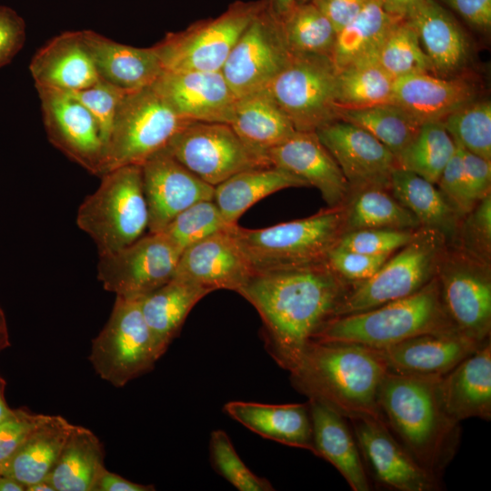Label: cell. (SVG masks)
Returning a JSON list of instances; mask_svg holds the SVG:
<instances>
[{"instance_id": "28", "label": "cell", "mask_w": 491, "mask_h": 491, "mask_svg": "<svg viewBox=\"0 0 491 491\" xmlns=\"http://www.w3.org/2000/svg\"><path fill=\"white\" fill-rule=\"evenodd\" d=\"M99 79L129 93L152 85L164 72L154 48L117 43L92 30H82Z\"/></svg>"}, {"instance_id": "59", "label": "cell", "mask_w": 491, "mask_h": 491, "mask_svg": "<svg viewBox=\"0 0 491 491\" xmlns=\"http://www.w3.org/2000/svg\"><path fill=\"white\" fill-rule=\"evenodd\" d=\"M11 346L6 318L0 306V353Z\"/></svg>"}, {"instance_id": "5", "label": "cell", "mask_w": 491, "mask_h": 491, "mask_svg": "<svg viewBox=\"0 0 491 491\" xmlns=\"http://www.w3.org/2000/svg\"><path fill=\"white\" fill-rule=\"evenodd\" d=\"M346 205L269 227L235 225L231 233L253 272H268L324 263L345 233Z\"/></svg>"}, {"instance_id": "12", "label": "cell", "mask_w": 491, "mask_h": 491, "mask_svg": "<svg viewBox=\"0 0 491 491\" xmlns=\"http://www.w3.org/2000/svg\"><path fill=\"white\" fill-rule=\"evenodd\" d=\"M436 278L445 312L453 326L477 343L490 338V265L447 246Z\"/></svg>"}, {"instance_id": "49", "label": "cell", "mask_w": 491, "mask_h": 491, "mask_svg": "<svg viewBox=\"0 0 491 491\" xmlns=\"http://www.w3.org/2000/svg\"><path fill=\"white\" fill-rule=\"evenodd\" d=\"M70 94L95 118L105 149L118 105L126 93L99 79L93 85Z\"/></svg>"}, {"instance_id": "56", "label": "cell", "mask_w": 491, "mask_h": 491, "mask_svg": "<svg viewBox=\"0 0 491 491\" xmlns=\"http://www.w3.org/2000/svg\"><path fill=\"white\" fill-rule=\"evenodd\" d=\"M371 0H312L336 33L350 23Z\"/></svg>"}, {"instance_id": "24", "label": "cell", "mask_w": 491, "mask_h": 491, "mask_svg": "<svg viewBox=\"0 0 491 491\" xmlns=\"http://www.w3.org/2000/svg\"><path fill=\"white\" fill-rule=\"evenodd\" d=\"M482 343L451 328L423 334L375 350L388 372L439 378L471 355Z\"/></svg>"}, {"instance_id": "29", "label": "cell", "mask_w": 491, "mask_h": 491, "mask_svg": "<svg viewBox=\"0 0 491 491\" xmlns=\"http://www.w3.org/2000/svg\"><path fill=\"white\" fill-rule=\"evenodd\" d=\"M307 402L313 454L335 466L353 491H369L368 474L348 420L321 401L308 399Z\"/></svg>"}, {"instance_id": "41", "label": "cell", "mask_w": 491, "mask_h": 491, "mask_svg": "<svg viewBox=\"0 0 491 491\" xmlns=\"http://www.w3.org/2000/svg\"><path fill=\"white\" fill-rule=\"evenodd\" d=\"M278 17L286 42L293 54L331 57L337 33L312 1L295 3Z\"/></svg>"}, {"instance_id": "31", "label": "cell", "mask_w": 491, "mask_h": 491, "mask_svg": "<svg viewBox=\"0 0 491 491\" xmlns=\"http://www.w3.org/2000/svg\"><path fill=\"white\" fill-rule=\"evenodd\" d=\"M74 425L59 415H45L16 451L0 465V476L13 477L25 487L46 479Z\"/></svg>"}, {"instance_id": "1", "label": "cell", "mask_w": 491, "mask_h": 491, "mask_svg": "<svg viewBox=\"0 0 491 491\" xmlns=\"http://www.w3.org/2000/svg\"><path fill=\"white\" fill-rule=\"evenodd\" d=\"M351 284L326 264L254 272L237 291L259 314L267 353L288 372L333 319Z\"/></svg>"}, {"instance_id": "11", "label": "cell", "mask_w": 491, "mask_h": 491, "mask_svg": "<svg viewBox=\"0 0 491 491\" xmlns=\"http://www.w3.org/2000/svg\"><path fill=\"white\" fill-rule=\"evenodd\" d=\"M336 75L330 56L293 54L289 64L265 89L296 131L316 132L339 119Z\"/></svg>"}, {"instance_id": "37", "label": "cell", "mask_w": 491, "mask_h": 491, "mask_svg": "<svg viewBox=\"0 0 491 491\" xmlns=\"http://www.w3.org/2000/svg\"><path fill=\"white\" fill-rule=\"evenodd\" d=\"M400 19L386 11L380 0H371L337 32L331 55L336 69L365 59L376 58L386 34Z\"/></svg>"}, {"instance_id": "46", "label": "cell", "mask_w": 491, "mask_h": 491, "mask_svg": "<svg viewBox=\"0 0 491 491\" xmlns=\"http://www.w3.org/2000/svg\"><path fill=\"white\" fill-rule=\"evenodd\" d=\"M209 456L217 474L240 491H271L273 486L266 478L254 474L236 453L227 434L214 430L210 435Z\"/></svg>"}, {"instance_id": "55", "label": "cell", "mask_w": 491, "mask_h": 491, "mask_svg": "<svg viewBox=\"0 0 491 491\" xmlns=\"http://www.w3.org/2000/svg\"><path fill=\"white\" fill-rule=\"evenodd\" d=\"M452 9L473 30L488 35L491 31V0H436Z\"/></svg>"}, {"instance_id": "32", "label": "cell", "mask_w": 491, "mask_h": 491, "mask_svg": "<svg viewBox=\"0 0 491 491\" xmlns=\"http://www.w3.org/2000/svg\"><path fill=\"white\" fill-rule=\"evenodd\" d=\"M209 293L210 290L201 286L173 277L139 299L143 316L161 356L179 335L192 308Z\"/></svg>"}, {"instance_id": "50", "label": "cell", "mask_w": 491, "mask_h": 491, "mask_svg": "<svg viewBox=\"0 0 491 491\" xmlns=\"http://www.w3.org/2000/svg\"><path fill=\"white\" fill-rule=\"evenodd\" d=\"M391 255L373 256L335 246L325 263L345 281L353 284L370 278Z\"/></svg>"}, {"instance_id": "22", "label": "cell", "mask_w": 491, "mask_h": 491, "mask_svg": "<svg viewBox=\"0 0 491 491\" xmlns=\"http://www.w3.org/2000/svg\"><path fill=\"white\" fill-rule=\"evenodd\" d=\"M481 97L476 74L442 77L430 73L410 74L395 79L392 102L420 125L442 122L460 107Z\"/></svg>"}, {"instance_id": "54", "label": "cell", "mask_w": 491, "mask_h": 491, "mask_svg": "<svg viewBox=\"0 0 491 491\" xmlns=\"http://www.w3.org/2000/svg\"><path fill=\"white\" fill-rule=\"evenodd\" d=\"M459 146L468 196L475 206L491 194V161L466 150L460 145Z\"/></svg>"}, {"instance_id": "23", "label": "cell", "mask_w": 491, "mask_h": 491, "mask_svg": "<svg viewBox=\"0 0 491 491\" xmlns=\"http://www.w3.org/2000/svg\"><path fill=\"white\" fill-rule=\"evenodd\" d=\"M231 228L185 248L180 255L174 277L211 292L219 289L237 292L254 272Z\"/></svg>"}, {"instance_id": "44", "label": "cell", "mask_w": 491, "mask_h": 491, "mask_svg": "<svg viewBox=\"0 0 491 491\" xmlns=\"http://www.w3.org/2000/svg\"><path fill=\"white\" fill-rule=\"evenodd\" d=\"M442 124L466 150L491 161V102L478 98L447 115Z\"/></svg>"}, {"instance_id": "61", "label": "cell", "mask_w": 491, "mask_h": 491, "mask_svg": "<svg viewBox=\"0 0 491 491\" xmlns=\"http://www.w3.org/2000/svg\"><path fill=\"white\" fill-rule=\"evenodd\" d=\"M294 4L295 0H269L271 9L278 16L286 14Z\"/></svg>"}, {"instance_id": "2", "label": "cell", "mask_w": 491, "mask_h": 491, "mask_svg": "<svg viewBox=\"0 0 491 491\" xmlns=\"http://www.w3.org/2000/svg\"><path fill=\"white\" fill-rule=\"evenodd\" d=\"M387 369L372 348L346 342L311 340L289 371L293 386L347 420L382 419L378 390Z\"/></svg>"}, {"instance_id": "64", "label": "cell", "mask_w": 491, "mask_h": 491, "mask_svg": "<svg viewBox=\"0 0 491 491\" xmlns=\"http://www.w3.org/2000/svg\"><path fill=\"white\" fill-rule=\"evenodd\" d=\"M312 0H295V3H307V2H311Z\"/></svg>"}, {"instance_id": "16", "label": "cell", "mask_w": 491, "mask_h": 491, "mask_svg": "<svg viewBox=\"0 0 491 491\" xmlns=\"http://www.w3.org/2000/svg\"><path fill=\"white\" fill-rule=\"evenodd\" d=\"M36 90L49 142L70 160L101 176L105 145L91 113L70 93Z\"/></svg>"}, {"instance_id": "63", "label": "cell", "mask_w": 491, "mask_h": 491, "mask_svg": "<svg viewBox=\"0 0 491 491\" xmlns=\"http://www.w3.org/2000/svg\"><path fill=\"white\" fill-rule=\"evenodd\" d=\"M25 491H55L47 479H44L25 487Z\"/></svg>"}, {"instance_id": "52", "label": "cell", "mask_w": 491, "mask_h": 491, "mask_svg": "<svg viewBox=\"0 0 491 491\" xmlns=\"http://www.w3.org/2000/svg\"><path fill=\"white\" fill-rule=\"evenodd\" d=\"M45 416L17 408L0 420V465L16 451Z\"/></svg>"}, {"instance_id": "9", "label": "cell", "mask_w": 491, "mask_h": 491, "mask_svg": "<svg viewBox=\"0 0 491 491\" xmlns=\"http://www.w3.org/2000/svg\"><path fill=\"white\" fill-rule=\"evenodd\" d=\"M268 1H236L215 18L167 33L153 45L164 71H221L243 32Z\"/></svg>"}, {"instance_id": "42", "label": "cell", "mask_w": 491, "mask_h": 491, "mask_svg": "<svg viewBox=\"0 0 491 491\" xmlns=\"http://www.w3.org/2000/svg\"><path fill=\"white\" fill-rule=\"evenodd\" d=\"M456 150L442 122L422 124L413 140L396 156L397 167L436 184Z\"/></svg>"}, {"instance_id": "43", "label": "cell", "mask_w": 491, "mask_h": 491, "mask_svg": "<svg viewBox=\"0 0 491 491\" xmlns=\"http://www.w3.org/2000/svg\"><path fill=\"white\" fill-rule=\"evenodd\" d=\"M376 61L394 79L410 74H433L418 35L407 18L398 20L388 31L377 51Z\"/></svg>"}, {"instance_id": "13", "label": "cell", "mask_w": 491, "mask_h": 491, "mask_svg": "<svg viewBox=\"0 0 491 491\" xmlns=\"http://www.w3.org/2000/svg\"><path fill=\"white\" fill-rule=\"evenodd\" d=\"M165 148L213 186L239 172L272 166L266 156L247 146L224 123L192 122L175 135Z\"/></svg>"}, {"instance_id": "21", "label": "cell", "mask_w": 491, "mask_h": 491, "mask_svg": "<svg viewBox=\"0 0 491 491\" xmlns=\"http://www.w3.org/2000/svg\"><path fill=\"white\" fill-rule=\"evenodd\" d=\"M406 18L418 35L435 75L475 74L472 39L444 5L436 0H425Z\"/></svg>"}, {"instance_id": "30", "label": "cell", "mask_w": 491, "mask_h": 491, "mask_svg": "<svg viewBox=\"0 0 491 491\" xmlns=\"http://www.w3.org/2000/svg\"><path fill=\"white\" fill-rule=\"evenodd\" d=\"M223 410L232 419L262 437L312 453L314 451L308 402L270 405L230 401Z\"/></svg>"}, {"instance_id": "33", "label": "cell", "mask_w": 491, "mask_h": 491, "mask_svg": "<svg viewBox=\"0 0 491 491\" xmlns=\"http://www.w3.org/2000/svg\"><path fill=\"white\" fill-rule=\"evenodd\" d=\"M229 125L247 146L266 158L270 149L296 132L266 89L238 97Z\"/></svg>"}, {"instance_id": "47", "label": "cell", "mask_w": 491, "mask_h": 491, "mask_svg": "<svg viewBox=\"0 0 491 491\" xmlns=\"http://www.w3.org/2000/svg\"><path fill=\"white\" fill-rule=\"evenodd\" d=\"M468 256L490 265L491 194L481 199L461 220L453 245Z\"/></svg>"}, {"instance_id": "19", "label": "cell", "mask_w": 491, "mask_h": 491, "mask_svg": "<svg viewBox=\"0 0 491 491\" xmlns=\"http://www.w3.org/2000/svg\"><path fill=\"white\" fill-rule=\"evenodd\" d=\"M148 231L161 232L180 212L203 200H213L215 186L177 161L165 147L142 165Z\"/></svg>"}, {"instance_id": "14", "label": "cell", "mask_w": 491, "mask_h": 491, "mask_svg": "<svg viewBox=\"0 0 491 491\" xmlns=\"http://www.w3.org/2000/svg\"><path fill=\"white\" fill-rule=\"evenodd\" d=\"M180 255L163 232H149L120 250L98 255L97 278L115 296L140 299L174 277Z\"/></svg>"}, {"instance_id": "60", "label": "cell", "mask_w": 491, "mask_h": 491, "mask_svg": "<svg viewBox=\"0 0 491 491\" xmlns=\"http://www.w3.org/2000/svg\"><path fill=\"white\" fill-rule=\"evenodd\" d=\"M0 491H25V486L13 477L0 476Z\"/></svg>"}, {"instance_id": "35", "label": "cell", "mask_w": 491, "mask_h": 491, "mask_svg": "<svg viewBox=\"0 0 491 491\" xmlns=\"http://www.w3.org/2000/svg\"><path fill=\"white\" fill-rule=\"evenodd\" d=\"M390 193L418 220L421 227L436 230L454 244L462 218L433 184L420 175L396 167L391 177Z\"/></svg>"}, {"instance_id": "10", "label": "cell", "mask_w": 491, "mask_h": 491, "mask_svg": "<svg viewBox=\"0 0 491 491\" xmlns=\"http://www.w3.org/2000/svg\"><path fill=\"white\" fill-rule=\"evenodd\" d=\"M160 357L139 299L115 296L106 324L92 341L89 360L96 374L123 387L153 370Z\"/></svg>"}, {"instance_id": "51", "label": "cell", "mask_w": 491, "mask_h": 491, "mask_svg": "<svg viewBox=\"0 0 491 491\" xmlns=\"http://www.w3.org/2000/svg\"><path fill=\"white\" fill-rule=\"evenodd\" d=\"M436 185L461 218L474 208L467 193L461 148L458 144L456 143L455 153Z\"/></svg>"}, {"instance_id": "62", "label": "cell", "mask_w": 491, "mask_h": 491, "mask_svg": "<svg viewBox=\"0 0 491 491\" xmlns=\"http://www.w3.org/2000/svg\"><path fill=\"white\" fill-rule=\"evenodd\" d=\"M5 381L0 376V420L6 416L12 408H10L5 401Z\"/></svg>"}, {"instance_id": "18", "label": "cell", "mask_w": 491, "mask_h": 491, "mask_svg": "<svg viewBox=\"0 0 491 491\" xmlns=\"http://www.w3.org/2000/svg\"><path fill=\"white\" fill-rule=\"evenodd\" d=\"M364 464L376 482L397 491H434L440 478L420 466L389 431L372 417L348 420Z\"/></svg>"}, {"instance_id": "39", "label": "cell", "mask_w": 491, "mask_h": 491, "mask_svg": "<svg viewBox=\"0 0 491 491\" xmlns=\"http://www.w3.org/2000/svg\"><path fill=\"white\" fill-rule=\"evenodd\" d=\"M338 118L366 130L396 156L416 136L421 125L394 103L338 108Z\"/></svg>"}, {"instance_id": "40", "label": "cell", "mask_w": 491, "mask_h": 491, "mask_svg": "<svg viewBox=\"0 0 491 491\" xmlns=\"http://www.w3.org/2000/svg\"><path fill=\"white\" fill-rule=\"evenodd\" d=\"M394 81L376 58L346 65L337 70L338 107L359 108L391 103Z\"/></svg>"}, {"instance_id": "57", "label": "cell", "mask_w": 491, "mask_h": 491, "mask_svg": "<svg viewBox=\"0 0 491 491\" xmlns=\"http://www.w3.org/2000/svg\"><path fill=\"white\" fill-rule=\"evenodd\" d=\"M155 489L154 486L132 482L108 471L105 467L98 476L93 487V491H152Z\"/></svg>"}, {"instance_id": "17", "label": "cell", "mask_w": 491, "mask_h": 491, "mask_svg": "<svg viewBox=\"0 0 491 491\" xmlns=\"http://www.w3.org/2000/svg\"><path fill=\"white\" fill-rule=\"evenodd\" d=\"M316 133L346 177L350 197L366 188L390 189L396 156L370 133L341 119Z\"/></svg>"}, {"instance_id": "25", "label": "cell", "mask_w": 491, "mask_h": 491, "mask_svg": "<svg viewBox=\"0 0 491 491\" xmlns=\"http://www.w3.org/2000/svg\"><path fill=\"white\" fill-rule=\"evenodd\" d=\"M271 165L286 170L319 190L328 207L346 205L350 189L346 177L316 132L296 131L266 154Z\"/></svg>"}, {"instance_id": "20", "label": "cell", "mask_w": 491, "mask_h": 491, "mask_svg": "<svg viewBox=\"0 0 491 491\" xmlns=\"http://www.w3.org/2000/svg\"><path fill=\"white\" fill-rule=\"evenodd\" d=\"M153 86L186 120L231 122L237 97L221 71H164Z\"/></svg>"}, {"instance_id": "53", "label": "cell", "mask_w": 491, "mask_h": 491, "mask_svg": "<svg viewBox=\"0 0 491 491\" xmlns=\"http://www.w3.org/2000/svg\"><path fill=\"white\" fill-rule=\"evenodd\" d=\"M26 25L13 8L0 5V68L11 63L23 48Z\"/></svg>"}, {"instance_id": "4", "label": "cell", "mask_w": 491, "mask_h": 491, "mask_svg": "<svg viewBox=\"0 0 491 491\" xmlns=\"http://www.w3.org/2000/svg\"><path fill=\"white\" fill-rule=\"evenodd\" d=\"M451 328L455 327L445 312L436 276L406 297L329 320L313 339L355 343L378 350L416 336Z\"/></svg>"}, {"instance_id": "6", "label": "cell", "mask_w": 491, "mask_h": 491, "mask_svg": "<svg viewBox=\"0 0 491 491\" xmlns=\"http://www.w3.org/2000/svg\"><path fill=\"white\" fill-rule=\"evenodd\" d=\"M81 203L77 226L95 242L98 255L120 250L148 230L141 165L113 169Z\"/></svg>"}, {"instance_id": "58", "label": "cell", "mask_w": 491, "mask_h": 491, "mask_svg": "<svg viewBox=\"0 0 491 491\" xmlns=\"http://www.w3.org/2000/svg\"><path fill=\"white\" fill-rule=\"evenodd\" d=\"M425 0H380L382 5L389 14L406 18Z\"/></svg>"}, {"instance_id": "48", "label": "cell", "mask_w": 491, "mask_h": 491, "mask_svg": "<svg viewBox=\"0 0 491 491\" xmlns=\"http://www.w3.org/2000/svg\"><path fill=\"white\" fill-rule=\"evenodd\" d=\"M416 230L364 228L345 232L336 246L373 256L393 255L406 246Z\"/></svg>"}, {"instance_id": "7", "label": "cell", "mask_w": 491, "mask_h": 491, "mask_svg": "<svg viewBox=\"0 0 491 491\" xmlns=\"http://www.w3.org/2000/svg\"><path fill=\"white\" fill-rule=\"evenodd\" d=\"M447 246L441 233L417 228L411 240L370 278L351 284L335 317L369 310L417 292L436 277Z\"/></svg>"}, {"instance_id": "15", "label": "cell", "mask_w": 491, "mask_h": 491, "mask_svg": "<svg viewBox=\"0 0 491 491\" xmlns=\"http://www.w3.org/2000/svg\"><path fill=\"white\" fill-rule=\"evenodd\" d=\"M292 55L268 1L241 35L221 72L238 98L266 88Z\"/></svg>"}, {"instance_id": "38", "label": "cell", "mask_w": 491, "mask_h": 491, "mask_svg": "<svg viewBox=\"0 0 491 491\" xmlns=\"http://www.w3.org/2000/svg\"><path fill=\"white\" fill-rule=\"evenodd\" d=\"M345 232L364 228L416 230V216L387 189L366 188L354 194L346 204Z\"/></svg>"}, {"instance_id": "45", "label": "cell", "mask_w": 491, "mask_h": 491, "mask_svg": "<svg viewBox=\"0 0 491 491\" xmlns=\"http://www.w3.org/2000/svg\"><path fill=\"white\" fill-rule=\"evenodd\" d=\"M232 226L225 222L214 200H203L180 212L161 232L182 253L204 238Z\"/></svg>"}, {"instance_id": "34", "label": "cell", "mask_w": 491, "mask_h": 491, "mask_svg": "<svg viewBox=\"0 0 491 491\" xmlns=\"http://www.w3.org/2000/svg\"><path fill=\"white\" fill-rule=\"evenodd\" d=\"M308 187L294 174L276 166L239 172L215 186L214 202L225 222L237 225L253 205L266 196L290 187Z\"/></svg>"}, {"instance_id": "26", "label": "cell", "mask_w": 491, "mask_h": 491, "mask_svg": "<svg viewBox=\"0 0 491 491\" xmlns=\"http://www.w3.org/2000/svg\"><path fill=\"white\" fill-rule=\"evenodd\" d=\"M440 403L447 416L460 424L468 418L491 419V341L437 380Z\"/></svg>"}, {"instance_id": "3", "label": "cell", "mask_w": 491, "mask_h": 491, "mask_svg": "<svg viewBox=\"0 0 491 491\" xmlns=\"http://www.w3.org/2000/svg\"><path fill=\"white\" fill-rule=\"evenodd\" d=\"M438 378L386 372L377 396L386 426L425 469L440 477L459 445L460 424L445 413Z\"/></svg>"}, {"instance_id": "8", "label": "cell", "mask_w": 491, "mask_h": 491, "mask_svg": "<svg viewBox=\"0 0 491 491\" xmlns=\"http://www.w3.org/2000/svg\"><path fill=\"white\" fill-rule=\"evenodd\" d=\"M191 123L178 115L153 85L126 93L105 145L101 176L120 166L142 165Z\"/></svg>"}, {"instance_id": "27", "label": "cell", "mask_w": 491, "mask_h": 491, "mask_svg": "<svg viewBox=\"0 0 491 491\" xmlns=\"http://www.w3.org/2000/svg\"><path fill=\"white\" fill-rule=\"evenodd\" d=\"M29 71L36 89L74 93L99 80L82 30L64 32L46 42L32 57Z\"/></svg>"}, {"instance_id": "36", "label": "cell", "mask_w": 491, "mask_h": 491, "mask_svg": "<svg viewBox=\"0 0 491 491\" xmlns=\"http://www.w3.org/2000/svg\"><path fill=\"white\" fill-rule=\"evenodd\" d=\"M98 437L88 428L74 425L47 480L55 491H93L105 467Z\"/></svg>"}]
</instances>
